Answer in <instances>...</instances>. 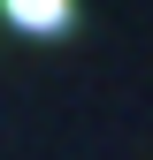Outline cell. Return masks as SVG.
I'll return each mask as SVG.
<instances>
[{
  "instance_id": "cell-1",
  "label": "cell",
  "mask_w": 153,
  "mask_h": 160,
  "mask_svg": "<svg viewBox=\"0 0 153 160\" xmlns=\"http://www.w3.org/2000/svg\"><path fill=\"white\" fill-rule=\"evenodd\" d=\"M0 15L15 31H31V38H54V31L76 23V0H0Z\"/></svg>"
}]
</instances>
